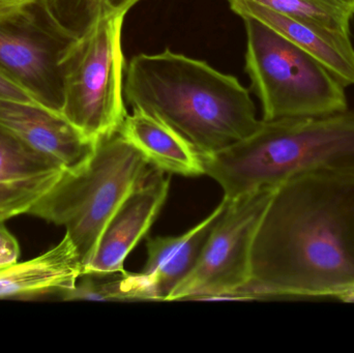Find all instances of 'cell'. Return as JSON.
<instances>
[{
	"instance_id": "6da1fadb",
	"label": "cell",
	"mask_w": 354,
	"mask_h": 353,
	"mask_svg": "<svg viewBox=\"0 0 354 353\" xmlns=\"http://www.w3.org/2000/svg\"><path fill=\"white\" fill-rule=\"evenodd\" d=\"M354 292V172L301 174L274 189L239 300Z\"/></svg>"
},
{
	"instance_id": "7a4b0ae2",
	"label": "cell",
	"mask_w": 354,
	"mask_h": 353,
	"mask_svg": "<svg viewBox=\"0 0 354 353\" xmlns=\"http://www.w3.org/2000/svg\"><path fill=\"white\" fill-rule=\"evenodd\" d=\"M124 95L133 110L167 124L201 155L243 140L261 122L239 79L168 49L131 59Z\"/></svg>"
},
{
	"instance_id": "3957f363",
	"label": "cell",
	"mask_w": 354,
	"mask_h": 353,
	"mask_svg": "<svg viewBox=\"0 0 354 353\" xmlns=\"http://www.w3.org/2000/svg\"><path fill=\"white\" fill-rule=\"evenodd\" d=\"M201 157L228 200L309 172H354V110L262 120L247 138Z\"/></svg>"
},
{
	"instance_id": "277c9868",
	"label": "cell",
	"mask_w": 354,
	"mask_h": 353,
	"mask_svg": "<svg viewBox=\"0 0 354 353\" xmlns=\"http://www.w3.org/2000/svg\"><path fill=\"white\" fill-rule=\"evenodd\" d=\"M151 168L145 155L116 131L95 141L84 165L64 170L28 215L66 227L84 274L110 218Z\"/></svg>"
},
{
	"instance_id": "5b68a950",
	"label": "cell",
	"mask_w": 354,
	"mask_h": 353,
	"mask_svg": "<svg viewBox=\"0 0 354 353\" xmlns=\"http://www.w3.org/2000/svg\"><path fill=\"white\" fill-rule=\"evenodd\" d=\"M245 73L264 120L348 109L346 86L313 56L257 19L245 17Z\"/></svg>"
},
{
	"instance_id": "8992f818",
	"label": "cell",
	"mask_w": 354,
	"mask_h": 353,
	"mask_svg": "<svg viewBox=\"0 0 354 353\" xmlns=\"http://www.w3.org/2000/svg\"><path fill=\"white\" fill-rule=\"evenodd\" d=\"M124 16L113 14L97 19L77 37L60 62L62 115L95 141L120 130L128 114L122 83Z\"/></svg>"
},
{
	"instance_id": "52a82bcc",
	"label": "cell",
	"mask_w": 354,
	"mask_h": 353,
	"mask_svg": "<svg viewBox=\"0 0 354 353\" xmlns=\"http://www.w3.org/2000/svg\"><path fill=\"white\" fill-rule=\"evenodd\" d=\"M77 37L54 18L46 0H31L0 14V72L37 103L62 113L60 62Z\"/></svg>"
},
{
	"instance_id": "ba28073f",
	"label": "cell",
	"mask_w": 354,
	"mask_h": 353,
	"mask_svg": "<svg viewBox=\"0 0 354 353\" xmlns=\"http://www.w3.org/2000/svg\"><path fill=\"white\" fill-rule=\"evenodd\" d=\"M274 188L260 189L227 200L201 255L169 300H239L251 275L254 238Z\"/></svg>"
},
{
	"instance_id": "9c48e42d",
	"label": "cell",
	"mask_w": 354,
	"mask_h": 353,
	"mask_svg": "<svg viewBox=\"0 0 354 353\" xmlns=\"http://www.w3.org/2000/svg\"><path fill=\"white\" fill-rule=\"evenodd\" d=\"M169 186L166 172L153 166L110 218L83 275L126 273L124 260L153 225L167 199Z\"/></svg>"
},
{
	"instance_id": "30bf717a",
	"label": "cell",
	"mask_w": 354,
	"mask_h": 353,
	"mask_svg": "<svg viewBox=\"0 0 354 353\" xmlns=\"http://www.w3.org/2000/svg\"><path fill=\"white\" fill-rule=\"evenodd\" d=\"M226 207L227 200L223 198L206 219L181 236L149 238L145 269L139 274H126L132 300H169L174 289L195 267Z\"/></svg>"
},
{
	"instance_id": "8fae6325",
	"label": "cell",
	"mask_w": 354,
	"mask_h": 353,
	"mask_svg": "<svg viewBox=\"0 0 354 353\" xmlns=\"http://www.w3.org/2000/svg\"><path fill=\"white\" fill-rule=\"evenodd\" d=\"M0 126L57 160L66 170L84 165L95 149V141L85 136L62 113L35 102L0 97Z\"/></svg>"
},
{
	"instance_id": "7c38bea8",
	"label": "cell",
	"mask_w": 354,
	"mask_h": 353,
	"mask_svg": "<svg viewBox=\"0 0 354 353\" xmlns=\"http://www.w3.org/2000/svg\"><path fill=\"white\" fill-rule=\"evenodd\" d=\"M241 18L257 19L313 56L345 86H354V47L351 37L295 20L253 0H228Z\"/></svg>"
},
{
	"instance_id": "4fadbf2b",
	"label": "cell",
	"mask_w": 354,
	"mask_h": 353,
	"mask_svg": "<svg viewBox=\"0 0 354 353\" xmlns=\"http://www.w3.org/2000/svg\"><path fill=\"white\" fill-rule=\"evenodd\" d=\"M83 275L78 251L66 233L59 244L25 263L0 271V298L59 294L72 289Z\"/></svg>"
},
{
	"instance_id": "5bb4252c",
	"label": "cell",
	"mask_w": 354,
	"mask_h": 353,
	"mask_svg": "<svg viewBox=\"0 0 354 353\" xmlns=\"http://www.w3.org/2000/svg\"><path fill=\"white\" fill-rule=\"evenodd\" d=\"M118 132L147 161L166 173L183 176L204 174L201 155L170 126L139 110L127 114Z\"/></svg>"
},
{
	"instance_id": "9a60e30c",
	"label": "cell",
	"mask_w": 354,
	"mask_h": 353,
	"mask_svg": "<svg viewBox=\"0 0 354 353\" xmlns=\"http://www.w3.org/2000/svg\"><path fill=\"white\" fill-rule=\"evenodd\" d=\"M64 166L0 126V182H17L54 175Z\"/></svg>"
},
{
	"instance_id": "2e32d148",
	"label": "cell",
	"mask_w": 354,
	"mask_h": 353,
	"mask_svg": "<svg viewBox=\"0 0 354 353\" xmlns=\"http://www.w3.org/2000/svg\"><path fill=\"white\" fill-rule=\"evenodd\" d=\"M295 20L351 37L354 0H253Z\"/></svg>"
},
{
	"instance_id": "e0dca14e",
	"label": "cell",
	"mask_w": 354,
	"mask_h": 353,
	"mask_svg": "<svg viewBox=\"0 0 354 353\" xmlns=\"http://www.w3.org/2000/svg\"><path fill=\"white\" fill-rule=\"evenodd\" d=\"M140 0H46L57 22L75 37L84 35L97 19L124 14Z\"/></svg>"
},
{
	"instance_id": "ac0fdd59",
	"label": "cell",
	"mask_w": 354,
	"mask_h": 353,
	"mask_svg": "<svg viewBox=\"0 0 354 353\" xmlns=\"http://www.w3.org/2000/svg\"><path fill=\"white\" fill-rule=\"evenodd\" d=\"M62 173L32 180L0 182V221L28 213Z\"/></svg>"
},
{
	"instance_id": "d6986e66",
	"label": "cell",
	"mask_w": 354,
	"mask_h": 353,
	"mask_svg": "<svg viewBox=\"0 0 354 353\" xmlns=\"http://www.w3.org/2000/svg\"><path fill=\"white\" fill-rule=\"evenodd\" d=\"M82 281L77 282L72 289L60 292L62 300H126L122 292L120 273L115 279H95L93 274L82 275Z\"/></svg>"
},
{
	"instance_id": "ffe728a7",
	"label": "cell",
	"mask_w": 354,
	"mask_h": 353,
	"mask_svg": "<svg viewBox=\"0 0 354 353\" xmlns=\"http://www.w3.org/2000/svg\"><path fill=\"white\" fill-rule=\"evenodd\" d=\"M20 247L18 240L0 221V271L18 263Z\"/></svg>"
},
{
	"instance_id": "44dd1931",
	"label": "cell",
	"mask_w": 354,
	"mask_h": 353,
	"mask_svg": "<svg viewBox=\"0 0 354 353\" xmlns=\"http://www.w3.org/2000/svg\"><path fill=\"white\" fill-rule=\"evenodd\" d=\"M0 97L37 103L35 99L24 88H22L20 85L17 84L15 81L8 78L6 75L1 72H0Z\"/></svg>"
},
{
	"instance_id": "7402d4cb",
	"label": "cell",
	"mask_w": 354,
	"mask_h": 353,
	"mask_svg": "<svg viewBox=\"0 0 354 353\" xmlns=\"http://www.w3.org/2000/svg\"><path fill=\"white\" fill-rule=\"evenodd\" d=\"M29 1L31 0H0V14L8 12V10H15Z\"/></svg>"
}]
</instances>
